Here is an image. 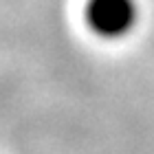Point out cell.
Wrapping results in <instances>:
<instances>
[{"mask_svg":"<svg viewBox=\"0 0 154 154\" xmlns=\"http://www.w3.org/2000/svg\"><path fill=\"white\" fill-rule=\"evenodd\" d=\"M137 0H86L84 5V22L97 38L121 40L130 35L139 24Z\"/></svg>","mask_w":154,"mask_h":154,"instance_id":"1","label":"cell"}]
</instances>
